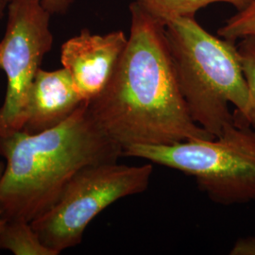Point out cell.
Returning a JSON list of instances; mask_svg holds the SVG:
<instances>
[{
	"instance_id": "obj_1",
	"label": "cell",
	"mask_w": 255,
	"mask_h": 255,
	"mask_svg": "<svg viewBox=\"0 0 255 255\" xmlns=\"http://www.w3.org/2000/svg\"><path fill=\"white\" fill-rule=\"evenodd\" d=\"M127 46L109 83L88 102L93 118L123 152L215 138L191 118L174 69L164 24L136 2L129 6Z\"/></svg>"
},
{
	"instance_id": "obj_2",
	"label": "cell",
	"mask_w": 255,
	"mask_h": 255,
	"mask_svg": "<svg viewBox=\"0 0 255 255\" xmlns=\"http://www.w3.org/2000/svg\"><path fill=\"white\" fill-rule=\"evenodd\" d=\"M0 155L6 161L0 180V218L28 222L51 208L83 167L116 163L123 157L93 118L87 102L50 129L0 137Z\"/></svg>"
},
{
	"instance_id": "obj_3",
	"label": "cell",
	"mask_w": 255,
	"mask_h": 255,
	"mask_svg": "<svg viewBox=\"0 0 255 255\" xmlns=\"http://www.w3.org/2000/svg\"><path fill=\"white\" fill-rule=\"evenodd\" d=\"M182 96L193 120L215 137L235 121L230 104L255 128V97L243 72L236 42L212 35L195 17L164 23Z\"/></svg>"
},
{
	"instance_id": "obj_4",
	"label": "cell",
	"mask_w": 255,
	"mask_h": 255,
	"mask_svg": "<svg viewBox=\"0 0 255 255\" xmlns=\"http://www.w3.org/2000/svg\"><path fill=\"white\" fill-rule=\"evenodd\" d=\"M220 136L166 146L137 145L123 157L144 159L191 176L211 201L223 206L255 201V128L234 112Z\"/></svg>"
},
{
	"instance_id": "obj_5",
	"label": "cell",
	"mask_w": 255,
	"mask_h": 255,
	"mask_svg": "<svg viewBox=\"0 0 255 255\" xmlns=\"http://www.w3.org/2000/svg\"><path fill=\"white\" fill-rule=\"evenodd\" d=\"M151 163L139 166L116 163L92 164L74 175L54 205L32 220L41 241L57 255L81 244L92 220L116 201L148 187Z\"/></svg>"
},
{
	"instance_id": "obj_6",
	"label": "cell",
	"mask_w": 255,
	"mask_h": 255,
	"mask_svg": "<svg viewBox=\"0 0 255 255\" xmlns=\"http://www.w3.org/2000/svg\"><path fill=\"white\" fill-rule=\"evenodd\" d=\"M6 12L0 69L6 74L7 90L0 108V137L22 129L28 93L54 42L50 29L52 13L42 0H10Z\"/></svg>"
},
{
	"instance_id": "obj_7",
	"label": "cell",
	"mask_w": 255,
	"mask_h": 255,
	"mask_svg": "<svg viewBox=\"0 0 255 255\" xmlns=\"http://www.w3.org/2000/svg\"><path fill=\"white\" fill-rule=\"evenodd\" d=\"M127 43L122 30L100 35L84 28L63 44L61 62L83 102H90L105 89Z\"/></svg>"
},
{
	"instance_id": "obj_8",
	"label": "cell",
	"mask_w": 255,
	"mask_h": 255,
	"mask_svg": "<svg viewBox=\"0 0 255 255\" xmlns=\"http://www.w3.org/2000/svg\"><path fill=\"white\" fill-rule=\"evenodd\" d=\"M83 103L65 68L40 69L28 93L21 130L39 133L63 123Z\"/></svg>"
},
{
	"instance_id": "obj_9",
	"label": "cell",
	"mask_w": 255,
	"mask_h": 255,
	"mask_svg": "<svg viewBox=\"0 0 255 255\" xmlns=\"http://www.w3.org/2000/svg\"><path fill=\"white\" fill-rule=\"evenodd\" d=\"M0 250L14 255H57L43 244L31 223L22 219L5 222L0 232Z\"/></svg>"
},
{
	"instance_id": "obj_10",
	"label": "cell",
	"mask_w": 255,
	"mask_h": 255,
	"mask_svg": "<svg viewBox=\"0 0 255 255\" xmlns=\"http://www.w3.org/2000/svg\"><path fill=\"white\" fill-rule=\"evenodd\" d=\"M252 0H134L155 18L165 23L176 17H195L200 10L214 3H227L237 10L244 9Z\"/></svg>"
},
{
	"instance_id": "obj_11",
	"label": "cell",
	"mask_w": 255,
	"mask_h": 255,
	"mask_svg": "<svg viewBox=\"0 0 255 255\" xmlns=\"http://www.w3.org/2000/svg\"><path fill=\"white\" fill-rule=\"evenodd\" d=\"M219 37L237 42L247 37H255V0L238 10L218 30Z\"/></svg>"
},
{
	"instance_id": "obj_12",
	"label": "cell",
	"mask_w": 255,
	"mask_h": 255,
	"mask_svg": "<svg viewBox=\"0 0 255 255\" xmlns=\"http://www.w3.org/2000/svg\"><path fill=\"white\" fill-rule=\"evenodd\" d=\"M237 49L247 82L255 97V37L241 39Z\"/></svg>"
},
{
	"instance_id": "obj_13",
	"label": "cell",
	"mask_w": 255,
	"mask_h": 255,
	"mask_svg": "<svg viewBox=\"0 0 255 255\" xmlns=\"http://www.w3.org/2000/svg\"><path fill=\"white\" fill-rule=\"evenodd\" d=\"M231 255H255V237L239 238L232 248Z\"/></svg>"
},
{
	"instance_id": "obj_14",
	"label": "cell",
	"mask_w": 255,
	"mask_h": 255,
	"mask_svg": "<svg viewBox=\"0 0 255 255\" xmlns=\"http://www.w3.org/2000/svg\"><path fill=\"white\" fill-rule=\"evenodd\" d=\"M42 3L44 7L52 13V15L64 14L72 6L74 0H42Z\"/></svg>"
},
{
	"instance_id": "obj_15",
	"label": "cell",
	"mask_w": 255,
	"mask_h": 255,
	"mask_svg": "<svg viewBox=\"0 0 255 255\" xmlns=\"http://www.w3.org/2000/svg\"><path fill=\"white\" fill-rule=\"evenodd\" d=\"M9 0H0V21L4 17Z\"/></svg>"
},
{
	"instance_id": "obj_16",
	"label": "cell",
	"mask_w": 255,
	"mask_h": 255,
	"mask_svg": "<svg viewBox=\"0 0 255 255\" xmlns=\"http://www.w3.org/2000/svg\"><path fill=\"white\" fill-rule=\"evenodd\" d=\"M5 166H6V163L0 160V180H1V178H2V175L4 173ZM5 222H6V220H4L2 218H0V232H1V230L3 228Z\"/></svg>"
}]
</instances>
